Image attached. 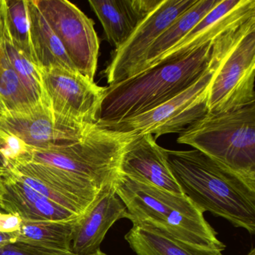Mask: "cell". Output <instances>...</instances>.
Returning a JSON list of instances; mask_svg holds the SVG:
<instances>
[{"instance_id": "cell-29", "label": "cell", "mask_w": 255, "mask_h": 255, "mask_svg": "<svg viewBox=\"0 0 255 255\" xmlns=\"http://www.w3.org/2000/svg\"><path fill=\"white\" fill-rule=\"evenodd\" d=\"M0 213H5V212L3 211V210L1 208V207H0Z\"/></svg>"}, {"instance_id": "cell-21", "label": "cell", "mask_w": 255, "mask_h": 255, "mask_svg": "<svg viewBox=\"0 0 255 255\" xmlns=\"http://www.w3.org/2000/svg\"><path fill=\"white\" fill-rule=\"evenodd\" d=\"M220 2L221 0H197L190 8L176 19L159 35L149 50L144 63L135 74L150 67L164 53L172 48Z\"/></svg>"}, {"instance_id": "cell-3", "label": "cell", "mask_w": 255, "mask_h": 255, "mask_svg": "<svg viewBox=\"0 0 255 255\" xmlns=\"http://www.w3.org/2000/svg\"><path fill=\"white\" fill-rule=\"evenodd\" d=\"M114 186L132 223L149 224L198 247L225 249L217 233L206 221L204 212L184 195L171 193L120 173L115 179Z\"/></svg>"}, {"instance_id": "cell-9", "label": "cell", "mask_w": 255, "mask_h": 255, "mask_svg": "<svg viewBox=\"0 0 255 255\" xmlns=\"http://www.w3.org/2000/svg\"><path fill=\"white\" fill-rule=\"evenodd\" d=\"M197 0H160L126 41L115 49L103 71L109 85L135 74L145 60L147 53L159 35L176 19L190 8Z\"/></svg>"}, {"instance_id": "cell-17", "label": "cell", "mask_w": 255, "mask_h": 255, "mask_svg": "<svg viewBox=\"0 0 255 255\" xmlns=\"http://www.w3.org/2000/svg\"><path fill=\"white\" fill-rule=\"evenodd\" d=\"M132 225L125 240L137 255H223L222 250L184 243L149 224Z\"/></svg>"}, {"instance_id": "cell-19", "label": "cell", "mask_w": 255, "mask_h": 255, "mask_svg": "<svg viewBox=\"0 0 255 255\" xmlns=\"http://www.w3.org/2000/svg\"><path fill=\"white\" fill-rule=\"evenodd\" d=\"M78 217L67 221L22 222L17 242L52 255H71V241Z\"/></svg>"}, {"instance_id": "cell-4", "label": "cell", "mask_w": 255, "mask_h": 255, "mask_svg": "<svg viewBox=\"0 0 255 255\" xmlns=\"http://www.w3.org/2000/svg\"><path fill=\"white\" fill-rule=\"evenodd\" d=\"M254 25V20L249 19L219 35L208 69L193 84L169 101L122 122L99 126L132 136L150 134L156 140L166 134H180L208 113L209 89L218 68L231 49Z\"/></svg>"}, {"instance_id": "cell-25", "label": "cell", "mask_w": 255, "mask_h": 255, "mask_svg": "<svg viewBox=\"0 0 255 255\" xmlns=\"http://www.w3.org/2000/svg\"><path fill=\"white\" fill-rule=\"evenodd\" d=\"M22 220L14 215L6 213H0V231L1 232H14L18 231Z\"/></svg>"}, {"instance_id": "cell-6", "label": "cell", "mask_w": 255, "mask_h": 255, "mask_svg": "<svg viewBox=\"0 0 255 255\" xmlns=\"http://www.w3.org/2000/svg\"><path fill=\"white\" fill-rule=\"evenodd\" d=\"M132 137L96 125L74 144L51 150H29L17 161L55 167L101 189L119 174L122 154Z\"/></svg>"}, {"instance_id": "cell-5", "label": "cell", "mask_w": 255, "mask_h": 255, "mask_svg": "<svg viewBox=\"0 0 255 255\" xmlns=\"http://www.w3.org/2000/svg\"><path fill=\"white\" fill-rule=\"evenodd\" d=\"M177 141L255 182V103L224 113H207L183 129Z\"/></svg>"}, {"instance_id": "cell-2", "label": "cell", "mask_w": 255, "mask_h": 255, "mask_svg": "<svg viewBox=\"0 0 255 255\" xmlns=\"http://www.w3.org/2000/svg\"><path fill=\"white\" fill-rule=\"evenodd\" d=\"M216 38L184 56L158 62L128 78L109 85L106 87L97 125L117 123L138 116L187 89L210 67Z\"/></svg>"}, {"instance_id": "cell-14", "label": "cell", "mask_w": 255, "mask_h": 255, "mask_svg": "<svg viewBox=\"0 0 255 255\" xmlns=\"http://www.w3.org/2000/svg\"><path fill=\"white\" fill-rule=\"evenodd\" d=\"M119 173L171 193L183 195L168 167L165 148L150 134L132 137L122 154Z\"/></svg>"}, {"instance_id": "cell-22", "label": "cell", "mask_w": 255, "mask_h": 255, "mask_svg": "<svg viewBox=\"0 0 255 255\" xmlns=\"http://www.w3.org/2000/svg\"><path fill=\"white\" fill-rule=\"evenodd\" d=\"M38 107L29 98L0 42V113H27Z\"/></svg>"}, {"instance_id": "cell-1", "label": "cell", "mask_w": 255, "mask_h": 255, "mask_svg": "<svg viewBox=\"0 0 255 255\" xmlns=\"http://www.w3.org/2000/svg\"><path fill=\"white\" fill-rule=\"evenodd\" d=\"M165 153L183 195L196 207L255 234V182L195 149H165Z\"/></svg>"}, {"instance_id": "cell-12", "label": "cell", "mask_w": 255, "mask_h": 255, "mask_svg": "<svg viewBox=\"0 0 255 255\" xmlns=\"http://www.w3.org/2000/svg\"><path fill=\"white\" fill-rule=\"evenodd\" d=\"M11 170L32 189L79 216L102 189L59 168L32 161H17Z\"/></svg>"}, {"instance_id": "cell-26", "label": "cell", "mask_w": 255, "mask_h": 255, "mask_svg": "<svg viewBox=\"0 0 255 255\" xmlns=\"http://www.w3.org/2000/svg\"><path fill=\"white\" fill-rule=\"evenodd\" d=\"M17 231L14 232H1L0 231V246L11 244L17 242Z\"/></svg>"}, {"instance_id": "cell-10", "label": "cell", "mask_w": 255, "mask_h": 255, "mask_svg": "<svg viewBox=\"0 0 255 255\" xmlns=\"http://www.w3.org/2000/svg\"><path fill=\"white\" fill-rule=\"evenodd\" d=\"M49 107L58 116L84 125H97L106 87L77 71L61 68L41 70Z\"/></svg>"}, {"instance_id": "cell-15", "label": "cell", "mask_w": 255, "mask_h": 255, "mask_svg": "<svg viewBox=\"0 0 255 255\" xmlns=\"http://www.w3.org/2000/svg\"><path fill=\"white\" fill-rule=\"evenodd\" d=\"M2 180L4 190L0 196V207L22 222L67 221L79 216L32 189L14 171Z\"/></svg>"}, {"instance_id": "cell-7", "label": "cell", "mask_w": 255, "mask_h": 255, "mask_svg": "<svg viewBox=\"0 0 255 255\" xmlns=\"http://www.w3.org/2000/svg\"><path fill=\"white\" fill-rule=\"evenodd\" d=\"M76 70L95 81L100 40L95 22L67 0H35Z\"/></svg>"}, {"instance_id": "cell-8", "label": "cell", "mask_w": 255, "mask_h": 255, "mask_svg": "<svg viewBox=\"0 0 255 255\" xmlns=\"http://www.w3.org/2000/svg\"><path fill=\"white\" fill-rule=\"evenodd\" d=\"M255 25L239 40L218 68L208 93V113L255 103Z\"/></svg>"}, {"instance_id": "cell-24", "label": "cell", "mask_w": 255, "mask_h": 255, "mask_svg": "<svg viewBox=\"0 0 255 255\" xmlns=\"http://www.w3.org/2000/svg\"><path fill=\"white\" fill-rule=\"evenodd\" d=\"M0 255H52L27 245L16 242L0 246Z\"/></svg>"}, {"instance_id": "cell-27", "label": "cell", "mask_w": 255, "mask_h": 255, "mask_svg": "<svg viewBox=\"0 0 255 255\" xmlns=\"http://www.w3.org/2000/svg\"><path fill=\"white\" fill-rule=\"evenodd\" d=\"M71 255H73V254H71ZM107 255L105 253H104V252H101V250L98 251V252H96V253L93 254V255Z\"/></svg>"}, {"instance_id": "cell-20", "label": "cell", "mask_w": 255, "mask_h": 255, "mask_svg": "<svg viewBox=\"0 0 255 255\" xmlns=\"http://www.w3.org/2000/svg\"><path fill=\"white\" fill-rule=\"evenodd\" d=\"M0 42L31 101L35 105L49 107L44 93L41 71L19 50L8 32L5 22V0H0Z\"/></svg>"}, {"instance_id": "cell-18", "label": "cell", "mask_w": 255, "mask_h": 255, "mask_svg": "<svg viewBox=\"0 0 255 255\" xmlns=\"http://www.w3.org/2000/svg\"><path fill=\"white\" fill-rule=\"evenodd\" d=\"M27 12L35 66L40 71L53 68L77 71L35 0H27Z\"/></svg>"}, {"instance_id": "cell-28", "label": "cell", "mask_w": 255, "mask_h": 255, "mask_svg": "<svg viewBox=\"0 0 255 255\" xmlns=\"http://www.w3.org/2000/svg\"><path fill=\"white\" fill-rule=\"evenodd\" d=\"M247 255H255V249H252Z\"/></svg>"}, {"instance_id": "cell-16", "label": "cell", "mask_w": 255, "mask_h": 255, "mask_svg": "<svg viewBox=\"0 0 255 255\" xmlns=\"http://www.w3.org/2000/svg\"><path fill=\"white\" fill-rule=\"evenodd\" d=\"M160 0H89L108 42L117 48Z\"/></svg>"}, {"instance_id": "cell-13", "label": "cell", "mask_w": 255, "mask_h": 255, "mask_svg": "<svg viewBox=\"0 0 255 255\" xmlns=\"http://www.w3.org/2000/svg\"><path fill=\"white\" fill-rule=\"evenodd\" d=\"M114 180L103 186L93 202L77 219L71 245L73 255L96 253L101 250V243L112 226L119 219H129L128 209L116 193Z\"/></svg>"}, {"instance_id": "cell-23", "label": "cell", "mask_w": 255, "mask_h": 255, "mask_svg": "<svg viewBox=\"0 0 255 255\" xmlns=\"http://www.w3.org/2000/svg\"><path fill=\"white\" fill-rule=\"evenodd\" d=\"M5 16L8 32L14 44L35 65L29 33L27 0H5Z\"/></svg>"}, {"instance_id": "cell-11", "label": "cell", "mask_w": 255, "mask_h": 255, "mask_svg": "<svg viewBox=\"0 0 255 255\" xmlns=\"http://www.w3.org/2000/svg\"><path fill=\"white\" fill-rule=\"evenodd\" d=\"M95 125L73 122L44 105L27 113H0V129L18 138L29 150L66 147L81 139Z\"/></svg>"}]
</instances>
